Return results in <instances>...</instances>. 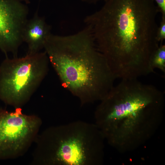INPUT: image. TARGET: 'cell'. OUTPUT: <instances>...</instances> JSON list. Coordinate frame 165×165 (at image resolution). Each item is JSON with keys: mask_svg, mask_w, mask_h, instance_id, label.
<instances>
[{"mask_svg": "<svg viewBox=\"0 0 165 165\" xmlns=\"http://www.w3.org/2000/svg\"><path fill=\"white\" fill-rule=\"evenodd\" d=\"M82 2L89 3H95L101 0H80ZM105 1L106 0H104Z\"/></svg>", "mask_w": 165, "mask_h": 165, "instance_id": "cell-12", "label": "cell"}, {"mask_svg": "<svg viewBox=\"0 0 165 165\" xmlns=\"http://www.w3.org/2000/svg\"><path fill=\"white\" fill-rule=\"evenodd\" d=\"M105 138L96 125L82 121L49 127L37 135L32 164L100 165Z\"/></svg>", "mask_w": 165, "mask_h": 165, "instance_id": "cell-4", "label": "cell"}, {"mask_svg": "<svg viewBox=\"0 0 165 165\" xmlns=\"http://www.w3.org/2000/svg\"><path fill=\"white\" fill-rule=\"evenodd\" d=\"M150 64L154 70L157 68L165 72V45L161 44L152 55Z\"/></svg>", "mask_w": 165, "mask_h": 165, "instance_id": "cell-9", "label": "cell"}, {"mask_svg": "<svg viewBox=\"0 0 165 165\" xmlns=\"http://www.w3.org/2000/svg\"><path fill=\"white\" fill-rule=\"evenodd\" d=\"M44 48L62 86L82 106L100 101L116 79L97 49L90 27L68 35L51 33Z\"/></svg>", "mask_w": 165, "mask_h": 165, "instance_id": "cell-3", "label": "cell"}, {"mask_svg": "<svg viewBox=\"0 0 165 165\" xmlns=\"http://www.w3.org/2000/svg\"><path fill=\"white\" fill-rule=\"evenodd\" d=\"M100 102L94 112L95 124L105 140L120 152L144 144L163 120L164 93L137 79H122Z\"/></svg>", "mask_w": 165, "mask_h": 165, "instance_id": "cell-2", "label": "cell"}, {"mask_svg": "<svg viewBox=\"0 0 165 165\" xmlns=\"http://www.w3.org/2000/svg\"><path fill=\"white\" fill-rule=\"evenodd\" d=\"M165 38V16H162L160 25L158 28L156 39L157 41L161 43Z\"/></svg>", "mask_w": 165, "mask_h": 165, "instance_id": "cell-10", "label": "cell"}, {"mask_svg": "<svg viewBox=\"0 0 165 165\" xmlns=\"http://www.w3.org/2000/svg\"><path fill=\"white\" fill-rule=\"evenodd\" d=\"M22 2H24L26 4H28L30 3V1L29 0H18Z\"/></svg>", "mask_w": 165, "mask_h": 165, "instance_id": "cell-13", "label": "cell"}, {"mask_svg": "<svg viewBox=\"0 0 165 165\" xmlns=\"http://www.w3.org/2000/svg\"><path fill=\"white\" fill-rule=\"evenodd\" d=\"M86 16L96 47L116 78L137 79L154 72L150 60L159 46L154 0H106Z\"/></svg>", "mask_w": 165, "mask_h": 165, "instance_id": "cell-1", "label": "cell"}, {"mask_svg": "<svg viewBox=\"0 0 165 165\" xmlns=\"http://www.w3.org/2000/svg\"><path fill=\"white\" fill-rule=\"evenodd\" d=\"M162 16H165V0H154Z\"/></svg>", "mask_w": 165, "mask_h": 165, "instance_id": "cell-11", "label": "cell"}, {"mask_svg": "<svg viewBox=\"0 0 165 165\" xmlns=\"http://www.w3.org/2000/svg\"><path fill=\"white\" fill-rule=\"evenodd\" d=\"M26 4L18 0H0V49L7 56L17 57L24 42V30L28 20Z\"/></svg>", "mask_w": 165, "mask_h": 165, "instance_id": "cell-7", "label": "cell"}, {"mask_svg": "<svg viewBox=\"0 0 165 165\" xmlns=\"http://www.w3.org/2000/svg\"><path fill=\"white\" fill-rule=\"evenodd\" d=\"M49 61L45 51L12 58L0 66V99L15 108L27 103L47 75Z\"/></svg>", "mask_w": 165, "mask_h": 165, "instance_id": "cell-5", "label": "cell"}, {"mask_svg": "<svg viewBox=\"0 0 165 165\" xmlns=\"http://www.w3.org/2000/svg\"><path fill=\"white\" fill-rule=\"evenodd\" d=\"M42 124L35 115H27L21 108L13 112L0 109V159L22 156L35 141Z\"/></svg>", "mask_w": 165, "mask_h": 165, "instance_id": "cell-6", "label": "cell"}, {"mask_svg": "<svg viewBox=\"0 0 165 165\" xmlns=\"http://www.w3.org/2000/svg\"><path fill=\"white\" fill-rule=\"evenodd\" d=\"M51 26L45 18L38 16V11L31 19L28 20L23 33V42L28 46L27 54H33L44 48L47 37L51 33Z\"/></svg>", "mask_w": 165, "mask_h": 165, "instance_id": "cell-8", "label": "cell"}]
</instances>
